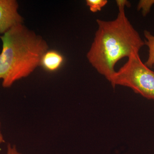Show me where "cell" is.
Returning <instances> with one entry per match:
<instances>
[{"label": "cell", "mask_w": 154, "mask_h": 154, "mask_svg": "<svg viewBox=\"0 0 154 154\" xmlns=\"http://www.w3.org/2000/svg\"><path fill=\"white\" fill-rule=\"evenodd\" d=\"M139 53H133L127 61L116 71L110 82L131 88L136 94L154 101V72L141 60Z\"/></svg>", "instance_id": "3"}, {"label": "cell", "mask_w": 154, "mask_h": 154, "mask_svg": "<svg viewBox=\"0 0 154 154\" xmlns=\"http://www.w3.org/2000/svg\"><path fill=\"white\" fill-rule=\"evenodd\" d=\"M144 35L145 38V44L149 49L148 57L145 64L151 69L154 66V36L147 30L144 31Z\"/></svg>", "instance_id": "6"}, {"label": "cell", "mask_w": 154, "mask_h": 154, "mask_svg": "<svg viewBox=\"0 0 154 154\" xmlns=\"http://www.w3.org/2000/svg\"><path fill=\"white\" fill-rule=\"evenodd\" d=\"M6 154H22L17 150L16 146L11 145L9 143L7 147V152Z\"/></svg>", "instance_id": "9"}, {"label": "cell", "mask_w": 154, "mask_h": 154, "mask_svg": "<svg viewBox=\"0 0 154 154\" xmlns=\"http://www.w3.org/2000/svg\"><path fill=\"white\" fill-rule=\"evenodd\" d=\"M18 9V3L15 0H0V34L22 24L23 19Z\"/></svg>", "instance_id": "4"}, {"label": "cell", "mask_w": 154, "mask_h": 154, "mask_svg": "<svg viewBox=\"0 0 154 154\" xmlns=\"http://www.w3.org/2000/svg\"><path fill=\"white\" fill-rule=\"evenodd\" d=\"M119 13L112 21L96 20L98 29L87 57L93 67L109 82L115 73V65L133 53L139 52L145 42L134 28L125 14L126 0H117Z\"/></svg>", "instance_id": "1"}, {"label": "cell", "mask_w": 154, "mask_h": 154, "mask_svg": "<svg viewBox=\"0 0 154 154\" xmlns=\"http://www.w3.org/2000/svg\"><path fill=\"white\" fill-rule=\"evenodd\" d=\"M154 5V0H141L138 4L137 9L138 11L141 10L143 16L146 17Z\"/></svg>", "instance_id": "8"}, {"label": "cell", "mask_w": 154, "mask_h": 154, "mask_svg": "<svg viewBox=\"0 0 154 154\" xmlns=\"http://www.w3.org/2000/svg\"><path fill=\"white\" fill-rule=\"evenodd\" d=\"M107 0H87L86 5L88 6L90 11L93 13L101 11L102 8L107 5Z\"/></svg>", "instance_id": "7"}, {"label": "cell", "mask_w": 154, "mask_h": 154, "mask_svg": "<svg viewBox=\"0 0 154 154\" xmlns=\"http://www.w3.org/2000/svg\"><path fill=\"white\" fill-rule=\"evenodd\" d=\"M1 123L0 122V144L5 142V139L1 130Z\"/></svg>", "instance_id": "10"}, {"label": "cell", "mask_w": 154, "mask_h": 154, "mask_svg": "<svg viewBox=\"0 0 154 154\" xmlns=\"http://www.w3.org/2000/svg\"><path fill=\"white\" fill-rule=\"evenodd\" d=\"M64 62L63 55L57 51L51 50L45 53L41 58L39 66L48 72H54L60 69Z\"/></svg>", "instance_id": "5"}, {"label": "cell", "mask_w": 154, "mask_h": 154, "mask_svg": "<svg viewBox=\"0 0 154 154\" xmlns=\"http://www.w3.org/2000/svg\"><path fill=\"white\" fill-rule=\"evenodd\" d=\"M0 80L4 88L28 77L39 66L48 46L41 36L22 24L16 25L0 36Z\"/></svg>", "instance_id": "2"}]
</instances>
